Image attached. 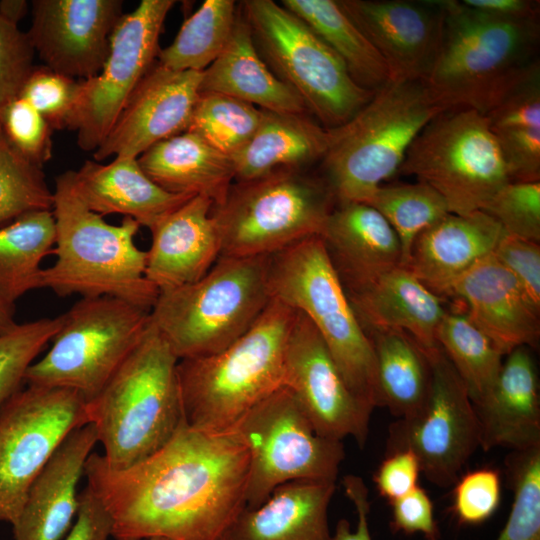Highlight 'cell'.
Masks as SVG:
<instances>
[{"mask_svg":"<svg viewBox=\"0 0 540 540\" xmlns=\"http://www.w3.org/2000/svg\"><path fill=\"white\" fill-rule=\"evenodd\" d=\"M342 484L346 496L356 509L357 525L355 530H352L346 519L339 520L330 540H372L368 521L370 511L368 488L363 479L356 475L345 476Z\"/></svg>","mask_w":540,"mask_h":540,"instance_id":"cell-53","label":"cell"},{"mask_svg":"<svg viewBox=\"0 0 540 540\" xmlns=\"http://www.w3.org/2000/svg\"><path fill=\"white\" fill-rule=\"evenodd\" d=\"M437 191L450 213L482 210L510 181L485 115L450 109L432 119L409 146L398 170Z\"/></svg>","mask_w":540,"mask_h":540,"instance_id":"cell-12","label":"cell"},{"mask_svg":"<svg viewBox=\"0 0 540 540\" xmlns=\"http://www.w3.org/2000/svg\"><path fill=\"white\" fill-rule=\"evenodd\" d=\"M52 213L55 262L43 268L40 288L59 297L111 296L151 310L158 289L146 278V251L135 243L140 225L124 217L109 224L78 196L73 171L56 177Z\"/></svg>","mask_w":540,"mask_h":540,"instance_id":"cell-3","label":"cell"},{"mask_svg":"<svg viewBox=\"0 0 540 540\" xmlns=\"http://www.w3.org/2000/svg\"><path fill=\"white\" fill-rule=\"evenodd\" d=\"M446 111L425 82L390 80L346 123L329 130L322 178L336 203H368L398 170L419 132Z\"/></svg>","mask_w":540,"mask_h":540,"instance_id":"cell-6","label":"cell"},{"mask_svg":"<svg viewBox=\"0 0 540 540\" xmlns=\"http://www.w3.org/2000/svg\"><path fill=\"white\" fill-rule=\"evenodd\" d=\"M122 9L121 0L32 1L28 36L44 66L87 80L103 68Z\"/></svg>","mask_w":540,"mask_h":540,"instance_id":"cell-18","label":"cell"},{"mask_svg":"<svg viewBox=\"0 0 540 540\" xmlns=\"http://www.w3.org/2000/svg\"><path fill=\"white\" fill-rule=\"evenodd\" d=\"M372 342L383 407L398 419L416 415L426 402L431 367L425 350L399 330L366 332Z\"/></svg>","mask_w":540,"mask_h":540,"instance_id":"cell-35","label":"cell"},{"mask_svg":"<svg viewBox=\"0 0 540 540\" xmlns=\"http://www.w3.org/2000/svg\"><path fill=\"white\" fill-rule=\"evenodd\" d=\"M35 50L28 33L0 15V116L15 98L34 69Z\"/></svg>","mask_w":540,"mask_h":540,"instance_id":"cell-47","label":"cell"},{"mask_svg":"<svg viewBox=\"0 0 540 540\" xmlns=\"http://www.w3.org/2000/svg\"><path fill=\"white\" fill-rule=\"evenodd\" d=\"M436 339L466 385L473 405L479 403L493 387L504 355L466 314L447 311Z\"/></svg>","mask_w":540,"mask_h":540,"instance_id":"cell-38","label":"cell"},{"mask_svg":"<svg viewBox=\"0 0 540 540\" xmlns=\"http://www.w3.org/2000/svg\"><path fill=\"white\" fill-rule=\"evenodd\" d=\"M249 464L235 429L204 432L184 421L162 448L126 469L92 453L84 476L116 540H223L246 507Z\"/></svg>","mask_w":540,"mask_h":540,"instance_id":"cell-1","label":"cell"},{"mask_svg":"<svg viewBox=\"0 0 540 540\" xmlns=\"http://www.w3.org/2000/svg\"><path fill=\"white\" fill-rule=\"evenodd\" d=\"M335 482L296 480L276 487L254 509H244L227 540H330L328 508Z\"/></svg>","mask_w":540,"mask_h":540,"instance_id":"cell-29","label":"cell"},{"mask_svg":"<svg viewBox=\"0 0 540 540\" xmlns=\"http://www.w3.org/2000/svg\"><path fill=\"white\" fill-rule=\"evenodd\" d=\"M271 297L304 314L326 344L352 394L383 407L372 342L360 323L320 236L268 256Z\"/></svg>","mask_w":540,"mask_h":540,"instance_id":"cell-7","label":"cell"},{"mask_svg":"<svg viewBox=\"0 0 540 540\" xmlns=\"http://www.w3.org/2000/svg\"><path fill=\"white\" fill-rule=\"evenodd\" d=\"M347 296L366 332L399 330L425 350L438 346L437 330L447 312L443 299L406 267H395Z\"/></svg>","mask_w":540,"mask_h":540,"instance_id":"cell-27","label":"cell"},{"mask_svg":"<svg viewBox=\"0 0 540 540\" xmlns=\"http://www.w3.org/2000/svg\"><path fill=\"white\" fill-rule=\"evenodd\" d=\"M474 408L483 450L525 452L540 447L539 382L529 347L506 355L490 392Z\"/></svg>","mask_w":540,"mask_h":540,"instance_id":"cell-25","label":"cell"},{"mask_svg":"<svg viewBox=\"0 0 540 540\" xmlns=\"http://www.w3.org/2000/svg\"><path fill=\"white\" fill-rule=\"evenodd\" d=\"M132 540H164V539L149 538V539H132ZM223 540H227L226 537Z\"/></svg>","mask_w":540,"mask_h":540,"instance_id":"cell-57","label":"cell"},{"mask_svg":"<svg viewBox=\"0 0 540 540\" xmlns=\"http://www.w3.org/2000/svg\"><path fill=\"white\" fill-rule=\"evenodd\" d=\"M440 42L425 84L445 110L486 115L508 92L540 70L538 17L481 12L440 0Z\"/></svg>","mask_w":540,"mask_h":540,"instance_id":"cell-2","label":"cell"},{"mask_svg":"<svg viewBox=\"0 0 540 540\" xmlns=\"http://www.w3.org/2000/svg\"><path fill=\"white\" fill-rule=\"evenodd\" d=\"M201 93L231 96L262 110L309 114L300 96L259 55L240 8L226 47L203 71Z\"/></svg>","mask_w":540,"mask_h":540,"instance_id":"cell-30","label":"cell"},{"mask_svg":"<svg viewBox=\"0 0 540 540\" xmlns=\"http://www.w3.org/2000/svg\"><path fill=\"white\" fill-rule=\"evenodd\" d=\"M98 442L88 423L71 431L32 483L12 525L14 540H62L79 507L77 486Z\"/></svg>","mask_w":540,"mask_h":540,"instance_id":"cell-22","label":"cell"},{"mask_svg":"<svg viewBox=\"0 0 540 540\" xmlns=\"http://www.w3.org/2000/svg\"><path fill=\"white\" fill-rule=\"evenodd\" d=\"M336 201L322 177L285 169L234 182L213 206L220 256L272 255L311 236H320Z\"/></svg>","mask_w":540,"mask_h":540,"instance_id":"cell-9","label":"cell"},{"mask_svg":"<svg viewBox=\"0 0 540 540\" xmlns=\"http://www.w3.org/2000/svg\"><path fill=\"white\" fill-rule=\"evenodd\" d=\"M113 522L102 502L86 488L79 494L76 522L62 540H107Z\"/></svg>","mask_w":540,"mask_h":540,"instance_id":"cell-52","label":"cell"},{"mask_svg":"<svg viewBox=\"0 0 540 540\" xmlns=\"http://www.w3.org/2000/svg\"><path fill=\"white\" fill-rule=\"evenodd\" d=\"M173 0H142L123 14L110 37L108 57L99 74L81 80L69 129L84 151H95L108 135L130 95L154 64L159 37Z\"/></svg>","mask_w":540,"mask_h":540,"instance_id":"cell-16","label":"cell"},{"mask_svg":"<svg viewBox=\"0 0 540 540\" xmlns=\"http://www.w3.org/2000/svg\"><path fill=\"white\" fill-rule=\"evenodd\" d=\"M500 476L496 470L478 469L455 482L453 509L464 524H479L490 518L500 502Z\"/></svg>","mask_w":540,"mask_h":540,"instance_id":"cell-48","label":"cell"},{"mask_svg":"<svg viewBox=\"0 0 540 540\" xmlns=\"http://www.w3.org/2000/svg\"><path fill=\"white\" fill-rule=\"evenodd\" d=\"M144 173L167 192L203 196L216 206L234 183L232 158L185 131L150 147L138 158Z\"/></svg>","mask_w":540,"mask_h":540,"instance_id":"cell-31","label":"cell"},{"mask_svg":"<svg viewBox=\"0 0 540 540\" xmlns=\"http://www.w3.org/2000/svg\"><path fill=\"white\" fill-rule=\"evenodd\" d=\"M239 8L263 61L324 128L343 125L374 95L360 87L340 58L281 3L246 0Z\"/></svg>","mask_w":540,"mask_h":540,"instance_id":"cell-10","label":"cell"},{"mask_svg":"<svg viewBox=\"0 0 540 540\" xmlns=\"http://www.w3.org/2000/svg\"><path fill=\"white\" fill-rule=\"evenodd\" d=\"M61 324V315L54 318L17 324L0 335V407L25 382L28 368L51 342Z\"/></svg>","mask_w":540,"mask_h":540,"instance_id":"cell-42","label":"cell"},{"mask_svg":"<svg viewBox=\"0 0 540 540\" xmlns=\"http://www.w3.org/2000/svg\"><path fill=\"white\" fill-rule=\"evenodd\" d=\"M425 352L431 367L426 402L413 417L390 425L387 454L412 451L427 479L447 487L480 447L479 422L466 385L442 349Z\"/></svg>","mask_w":540,"mask_h":540,"instance_id":"cell-15","label":"cell"},{"mask_svg":"<svg viewBox=\"0 0 540 540\" xmlns=\"http://www.w3.org/2000/svg\"><path fill=\"white\" fill-rule=\"evenodd\" d=\"M493 255L516 278L533 304L540 308L539 243L506 234Z\"/></svg>","mask_w":540,"mask_h":540,"instance_id":"cell-49","label":"cell"},{"mask_svg":"<svg viewBox=\"0 0 540 540\" xmlns=\"http://www.w3.org/2000/svg\"><path fill=\"white\" fill-rule=\"evenodd\" d=\"M81 80L46 66L34 67L19 97L29 102L52 129L69 128L80 95Z\"/></svg>","mask_w":540,"mask_h":540,"instance_id":"cell-45","label":"cell"},{"mask_svg":"<svg viewBox=\"0 0 540 540\" xmlns=\"http://www.w3.org/2000/svg\"><path fill=\"white\" fill-rule=\"evenodd\" d=\"M271 299L268 256H220L197 281L159 291L150 317L179 360L202 357L242 336Z\"/></svg>","mask_w":540,"mask_h":540,"instance_id":"cell-8","label":"cell"},{"mask_svg":"<svg viewBox=\"0 0 540 540\" xmlns=\"http://www.w3.org/2000/svg\"><path fill=\"white\" fill-rule=\"evenodd\" d=\"M150 310L111 296L84 297L61 314L45 355L27 370L28 385L65 388L93 399L141 340Z\"/></svg>","mask_w":540,"mask_h":540,"instance_id":"cell-11","label":"cell"},{"mask_svg":"<svg viewBox=\"0 0 540 540\" xmlns=\"http://www.w3.org/2000/svg\"><path fill=\"white\" fill-rule=\"evenodd\" d=\"M296 311L272 298L258 320L222 351L177 365L185 423L204 432L231 429L283 386L288 337Z\"/></svg>","mask_w":540,"mask_h":540,"instance_id":"cell-5","label":"cell"},{"mask_svg":"<svg viewBox=\"0 0 540 540\" xmlns=\"http://www.w3.org/2000/svg\"><path fill=\"white\" fill-rule=\"evenodd\" d=\"M517 453L510 464L513 503L496 540H540V447Z\"/></svg>","mask_w":540,"mask_h":540,"instance_id":"cell-43","label":"cell"},{"mask_svg":"<svg viewBox=\"0 0 540 540\" xmlns=\"http://www.w3.org/2000/svg\"><path fill=\"white\" fill-rule=\"evenodd\" d=\"M450 295L466 303L467 317L504 356L519 347L536 346L540 308L493 253L460 276Z\"/></svg>","mask_w":540,"mask_h":540,"instance_id":"cell-21","label":"cell"},{"mask_svg":"<svg viewBox=\"0 0 540 540\" xmlns=\"http://www.w3.org/2000/svg\"><path fill=\"white\" fill-rule=\"evenodd\" d=\"M421 473L416 455L410 450L388 453L378 467L374 482L379 494L392 502L418 486Z\"/></svg>","mask_w":540,"mask_h":540,"instance_id":"cell-50","label":"cell"},{"mask_svg":"<svg viewBox=\"0 0 540 540\" xmlns=\"http://www.w3.org/2000/svg\"><path fill=\"white\" fill-rule=\"evenodd\" d=\"M50 190L42 168L21 156L0 125V226L30 211L52 210Z\"/></svg>","mask_w":540,"mask_h":540,"instance_id":"cell-41","label":"cell"},{"mask_svg":"<svg viewBox=\"0 0 540 540\" xmlns=\"http://www.w3.org/2000/svg\"><path fill=\"white\" fill-rule=\"evenodd\" d=\"M56 225L52 210L30 211L0 226V298L15 306L40 288L41 263L52 254Z\"/></svg>","mask_w":540,"mask_h":540,"instance_id":"cell-36","label":"cell"},{"mask_svg":"<svg viewBox=\"0 0 540 540\" xmlns=\"http://www.w3.org/2000/svg\"><path fill=\"white\" fill-rule=\"evenodd\" d=\"M506 234L484 211L449 213L416 238L406 268L433 293L450 295L454 282Z\"/></svg>","mask_w":540,"mask_h":540,"instance_id":"cell-26","label":"cell"},{"mask_svg":"<svg viewBox=\"0 0 540 540\" xmlns=\"http://www.w3.org/2000/svg\"><path fill=\"white\" fill-rule=\"evenodd\" d=\"M73 183L80 199L93 212L101 216L120 214L147 228L194 197L162 189L133 157H115L108 164L87 160L73 171Z\"/></svg>","mask_w":540,"mask_h":540,"instance_id":"cell-28","label":"cell"},{"mask_svg":"<svg viewBox=\"0 0 540 540\" xmlns=\"http://www.w3.org/2000/svg\"><path fill=\"white\" fill-rule=\"evenodd\" d=\"M212 208L210 199L194 196L149 228L145 275L158 291L197 281L220 257Z\"/></svg>","mask_w":540,"mask_h":540,"instance_id":"cell-23","label":"cell"},{"mask_svg":"<svg viewBox=\"0 0 540 540\" xmlns=\"http://www.w3.org/2000/svg\"><path fill=\"white\" fill-rule=\"evenodd\" d=\"M202 74L153 64L94 151V159L100 162L112 155L138 158L158 142L187 131Z\"/></svg>","mask_w":540,"mask_h":540,"instance_id":"cell-19","label":"cell"},{"mask_svg":"<svg viewBox=\"0 0 540 540\" xmlns=\"http://www.w3.org/2000/svg\"><path fill=\"white\" fill-rule=\"evenodd\" d=\"M367 204L376 209L397 234L403 267L408 264L416 238L450 213L441 195L421 181L382 184Z\"/></svg>","mask_w":540,"mask_h":540,"instance_id":"cell-39","label":"cell"},{"mask_svg":"<svg viewBox=\"0 0 540 540\" xmlns=\"http://www.w3.org/2000/svg\"><path fill=\"white\" fill-rule=\"evenodd\" d=\"M88 423L86 402L71 389L28 385L0 407V522L15 523L59 445Z\"/></svg>","mask_w":540,"mask_h":540,"instance_id":"cell-14","label":"cell"},{"mask_svg":"<svg viewBox=\"0 0 540 540\" xmlns=\"http://www.w3.org/2000/svg\"><path fill=\"white\" fill-rule=\"evenodd\" d=\"M465 6L503 17L526 18L539 16V1L531 0H462Z\"/></svg>","mask_w":540,"mask_h":540,"instance_id":"cell-54","label":"cell"},{"mask_svg":"<svg viewBox=\"0 0 540 540\" xmlns=\"http://www.w3.org/2000/svg\"><path fill=\"white\" fill-rule=\"evenodd\" d=\"M329 137V130L308 113L262 110L256 132L231 157L234 182L256 179L279 170H305L322 160Z\"/></svg>","mask_w":540,"mask_h":540,"instance_id":"cell-32","label":"cell"},{"mask_svg":"<svg viewBox=\"0 0 540 540\" xmlns=\"http://www.w3.org/2000/svg\"><path fill=\"white\" fill-rule=\"evenodd\" d=\"M283 386L295 395L318 435L337 441L352 437L365 445L373 409L352 394L322 337L299 311L286 346Z\"/></svg>","mask_w":540,"mask_h":540,"instance_id":"cell-17","label":"cell"},{"mask_svg":"<svg viewBox=\"0 0 540 540\" xmlns=\"http://www.w3.org/2000/svg\"><path fill=\"white\" fill-rule=\"evenodd\" d=\"M262 119V109L231 96L201 93L187 131L232 157L252 138Z\"/></svg>","mask_w":540,"mask_h":540,"instance_id":"cell-40","label":"cell"},{"mask_svg":"<svg viewBox=\"0 0 540 540\" xmlns=\"http://www.w3.org/2000/svg\"><path fill=\"white\" fill-rule=\"evenodd\" d=\"M178 362L151 322L100 392L86 402L109 468L123 470L146 459L183 424Z\"/></svg>","mask_w":540,"mask_h":540,"instance_id":"cell-4","label":"cell"},{"mask_svg":"<svg viewBox=\"0 0 540 540\" xmlns=\"http://www.w3.org/2000/svg\"><path fill=\"white\" fill-rule=\"evenodd\" d=\"M320 237L347 294L369 285L383 273L402 266L397 234L366 203H336Z\"/></svg>","mask_w":540,"mask_h":540,"instance_id":"cell-24","label":"cell"},{"mask_svg":"<svg viewBox=\"0 0 540 540\" xmlns=\"http://www.w3.org/2000/svg\"><path fill=\"white\" fill-rule=\"evenodd\" d=\"M485 117L510 181H540V71L508 92Z\"/></svg>","mask_w":540,"mask_h":540,"instance_id":"cell-33","label":"cell"},{"mask_svg":"<svg viewBox=\"0 0 540 540\" xmlns=\"http://www.w3.org/2000/svg\"><path fill=\"white\" fill-rule=\"evenodd\" d=\"M495 219L511 236L539 243L540 181H509L481 210Z\"/></svg>","mask_w":540,"mask_h":540,"instance_id":"cell-44","label":"cell"},{"mask_svg":"<svg viewBox=\"0 0 540 540\" xmlns=\"http://www.w3.org/2000/svg\"><path fill=\"white\" fill-rule=\"evenodd\" d=\"M0 125L11 146L32 164L42 168L52 157V127L22 97L4 108Z\"/></svg>","mask_w":540,"mask_h":540,"instance_id":"cell-46","label":"cell"},{"mask_svg":"<svg viewBox=\"0 0 540 540\" xmlns=\"http://www.w3.org/2000/svg\"><path fill=\"white\" fill-rule=\"evenodd\" d=\"M390 503L394 530L421 533L428 540H437L439 530L434 518L433 503L427 492L419 485Z\"/></svg>","mask_w":540,"mask_h":540,"instance_id":"cell-51","label":"cell"},{"mask_svg":"<svg viewBox=\"0 0 540 540\" xmlns=\"http://www.w3.org/2000/svg\"><path fill=\"white\" fill-rule=\"evenodd\" d=\"M238 13L233 0H205L181 26L174 41L159 51L158 64L173 71H200L226 47Z\"/></svg>","mask_w":540,"mask_h":540,"instance_id":"cell-37","label":"cell"},{"mask_svg":"<svg viewBox=\"0 0 540 540\" xmlns=\"http://www.w3.org/2000/svg\"><path fill=\"white\" fill-rule=\"evenodd\" d=\"M27 4L25 1H1L0 15L18 24V21L24 16Z\"/></svg>","mask_w":540,"mask_h":540,"instance_id":"cell-55","label":"cell"},{"mask_svg":"<svg viewBox=\"0 0 540 540\" xmlns=\"http://www.w3.org/2000/svg\"><path fill=\"white\" fill-rule=\"evenodd\" d=\"M15 306L0 298V335L5 334L17 326L15 320Z\"/></svg>","mask_w":540,"mask_h":540,"instance_id":"cell-56","label":"cell"},{"mask_svg":"<svg viewBox=\"0 0 540 540\" xmlns=\"http://www.w3.org/2000/svg\"><path fill=\"white\" fill-rule=\"evenodd\" d=\"M385 62L390 80L425 82L438 50L440 0H337Z\"/></svg>","mask_w":540,"mask_h":540,"instance_id":"cell-20","label":"cell"},{"mask_svg":"<svg viewBox=\"0 0 540 540\" xmlns=\"http://www.w3.org/2000/svg\"><path fill=\"white\" fill-rule=\"evenodd\" d=\"M232 428L250 457L245 509L257 508L287 482L337 479L345 457L342 441L318 435L295 395L284 386L256 404Z\"/></svg>","mask_w":540,"mask_h":540,"instance_id":"cell-13","label":"cell"},{"mask_svg":"<svg viewBox=\"0 0 540 540\" xmlns=\"http://www.w3.org/2000/svg\"><path fill=\"white\" fill-rule=\"evenodd\" d=\"M343 62L362 88L376 92L390 81L388 68L337 0H282Z\"/></svg>","mask_w":540,"mask_h":540,"instance_id":"cell-34","label":"cell"}]
</instances>
